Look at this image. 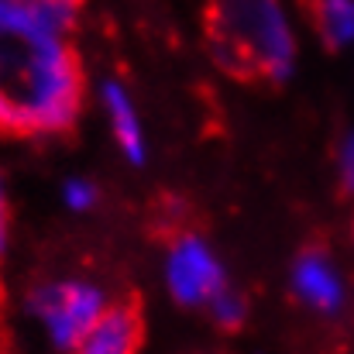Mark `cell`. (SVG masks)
<instances>
[{"label": "cell", "instance_id": "obj_1", "mask_svg": "<svg viewBox=\"0 0 354 354\" xmlns=\"http://www.w3.org/2000/svg\"><path fill=\"white\" fill-rule=\"evenodd\" d=\"M62 21L38 0H0V134L45 138L83 111V69Z\"/></svg>", "mask_w": 354, "mask_h": 354}, {"label": "cell", "instance_id": "obj_2", "mask_svg": "<svg viewBox=\"0 0 354 354\" xmlns=\"http://www.w3.org/2000/svg\"><path fill=\"white\" fill-rule=\"evenodd\" d=\"M207 41L224 73L237 80H286L296 62V35L279 0H210Z\"/></svg>", "mask_w": 354, "mask_h": 354}, {"label": "cell", "instance_id": "obj_3", "mask_svg": "<svg viewBox=\"0 0 354 354\" xmlns=\"http://www.w3.org/2000/svg\"><path fill=\"white\" fill-rule=\"evenodd\" d=\"M31 310L45 324L52 344L62 351H73L80 344V337L97 324V317L107 310V299L97 286L69 279V282L41 286L31 296Z\"/></svg>", "mask_w": 354, "mask_h": 354}, {"label": "cell", "instance_id": "obj_4", "mask_svg": "<svg viewBox=\"0 0 354 354\" xmlns=\"http://www.w3.org/2000/svg\"><path fill=\"white\" fill-rule=\"evenodd\" d=\"M165 279H169V292L183 306H203L227 286L217 254L189 231H179L172 237L169 261H165Z\"/></svg>", "mask_w": 354, "mask_h": 354}, {"label": "cell", "instance_id": "obj_5", "mask_svg": "<svg viewBox=\"0 0 354 354\" xmlns=\"http://www.w3.org/2000/svg\"><path fill=\"white\" fill-rule=\"evenodd\" d=\"M145 337V320L134 299L107 303V310L97 317V324L80 337L73 354H138Z\"/></svg>", "mask_w": 354, "mask_h": 354}, {"label": "cell", "instance_id": "obj_6", "mask_svg": "<svg viewBox=\"0 0 354 354\" xmlns=\"http://www.w3.org/2000/svg\"><path fill=\"white\" fill-rule=\"evenodd\" d=\"M292 286H296V296L313 310L334 313L344 303V282H341L337 268L320 251L299 254V261L292 268Z\"/></svg>", "mask_w": 354, "mask_h": 354}, {"label": "cell", "instance_id": "obj_7", "mask_svg": "<svg viewBox=\"0 0 354 354\" xmlns=\"http://www.w3.org/2000/svg\"><path fill=\"white\" fill-rule=\"evenodd\" d=\"M104 111H107V120L114 127V141L124 151V158L141 165L145 162V131L138 124V111H134L131 93L120 83H107L104 86Z\"/></svg>", "mask_w": 354, "mask_h": 354}, {"label": "cell", "instance_id": "obj_8", "mask_svg": "<svg viewBox=\"0 0 354 354\" xmlns=\"http://www.w3.org/2000/svg\"><path fill=\"white\" fill-rule=\"evenodd\" d=\"M313 24L330 48L354 45V0H317Z\"/></svg>", "mask_w": 354, "mask_h": 354}, {"label": "cell", "instance_id": "obj_9", "mask_svg": "<svg viewBox=\"0 0 354 354\" xmlns=\"http://www.w3.org/2000/svg\"><path fill=\"white\" fill-rule=\"evenodd\" d=\"M210 317L221 324V327H227V330H234V327H241L244 324V313H248V303H244V296L241 292H234V289H221L210 303Z\"/></svg>", "mask_w": 354, "mask_h": 354}, {"label": "cell", "instance_id": "obj_10", "mask_svg": "<svg viewBox=\"0 0 354 354\" xmlns=\"http://www.w3.org/2000/svg\"><path fill=\"white\" fill-rule=\"evenodd\" d=\"M62 193H66V203H69L73 210H90V207L97 203V186L86 183V179H69Z\"/></svg>", "mask_w": 354, "mask_h": 354}, {"label": "cell", "instance_id": "obj_11", "mask_svg": "<svg viewBox=\"0 0 354 354\" xmlns=\"http://www.w3.org/2000/svg\"><path fill=\"white\" fill-rule=\"evenodd\" d=\"M337 169H341V183L354 193V134H348L337 148Z\"/></svg>", "mask_w": 354, "mask_h": 354}, {"label": "cell", "instance_id": "obj_12", "mask_svg": "<svg viewBox=\"0 0 354 354\" xmlns=\"http://www.w3.org/2000/svg\"><path fill=\"white\" fill-rule=\"evenodd\" d=\"M7 234H10V207H7V193L0 186V254L7 248Z\"/></svg>", "mask_w": 354, "mask_h": 354}, {"label": "cell", "instance_id": "obj_13", "mask_svg": "<svg viewBox=\"0 0 354 354\" xmlns=\"http://www.w3.org/2000/svg\"><path fill=\"white\" fill-rule=\"evenodd\" d=\"M0 354H7V341H3V327H0Z\"/></svg>", "mask_w": 354, "mask_h": 354}]
</instances>
